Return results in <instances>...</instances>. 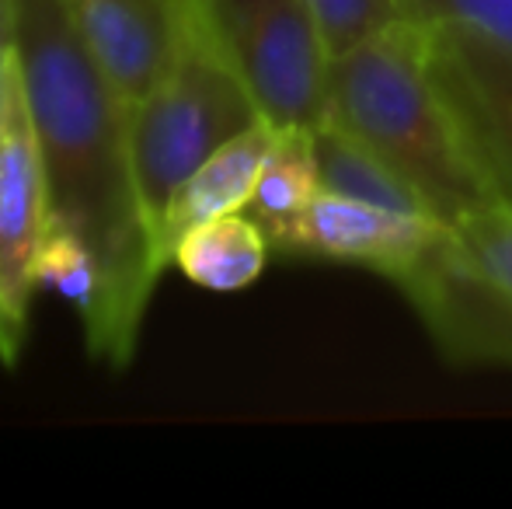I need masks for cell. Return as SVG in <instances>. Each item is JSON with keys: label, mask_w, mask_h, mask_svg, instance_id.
I'll use <instances>...</instances> for the list:
<instances>
[{"label": "cell", "mask_w": 512, "mask_h": 509, "mask_svg": "<svg viewBox=\"0 0 512 509\" xmlns=\"http://www.w3.org/2000/svg\"><path fill=\"white\" fill-rule=\"evenodd\" d=\"M11 46L49 189V220L77 234L102 272V311L84 332L95 360L126 367L161 283L129 143V105L98 67L63 0H11Z\"/></svg>", "instance_id": "obj_1"}, {"label": "cell", "mask_w": 512, "mask_h": 509, "mask_svg": "<svg viewBox=\"0 0 512 509\" xmlns=\"http://www.w3.org/2000/svg\"><path fill=\"white\" fill-rule=\"evenodd\" d=\"M328 88V123L391 164L436 220L460 227L499 203L436 88L422 21H394L331 56Z\"/></svg>", "instance_id": "obj_2"}, {"label": "cell", "mask_w": 512, "mask_h": 509, "mask_svg": "<svg viewBox=\"0 0 512 509\" xmlns=\"http://www.w3.org/2000/svg\"><path fill=\"white\" fill-rule=\"evenodd\" d=\"M262 116L255 98L209 42L199 14L168 74L129 109V143L143 217L154 234L178 185L209 154L251 129ZM161 258V255H157ZM164 265V262H161ZM168 269V265H164Z\"/></svg>", "instance_id": "obj_3"}, {"label": "cell", "mask_w": 512, "mask_h": 509, "mask_svg": "<svg viewBox=\"0 0 512 509\" xmlns=\"http://www.w3.org/2000/svg\"><path fill=\"white\" fill-rule=\"evenodd\" d=\"M196 14L272 126L328 123L331 49L304 0H196Z\"/></svg>", "instance_id": "obj_4"}, {"label": "cell", "mask_w": 512, "mask_h": 509, "mask_svg": "<svg viewBox=\"0 0 512 509\" xmlns=\"http://www.w3.org/2000/svg\"><path fill=\"white\" fill-rule=\"evenodd\" d=\"M49 227V189L14 46L0 67V360L25 346L28 307L39 290V252Z\"/></svg>", "instance_id": "obj_5"}, {"label": "cell", "mask_w": 512, "mask_h": 509, "mask_svg": "<svg viewBox=\"0 0 512 509\" xmlns=\"http://www.w3.org/2000/svg\"><path fill=\"white\" fill-rule=\"evenodd\" d=\"M391 283L450 363L512 367V290L488 272L457 227H443Z\"/></svg>", "instance_id": "obj_6"}, {"label": "cell", "mask_w": 512, "mask_h": 509, "mask_svg": "<svg viewBox=\"0 0 512 509\" xmlns=\"http://www.w3.org/2000/svg\"><path fill=\"white\" fill-rule=\"evenodd\" d=\"M429 70L485 182L512 203V46L464 25H425Z\"/></svg>", "instance_id": "obj_7"}, {"label": "cell", "mask_w": 512, "mask_h": 509, "mask_svg": "<svg viewBox=\"0 0 512 509\" xmlns=\"http://www.w3.org/2000/svg\"><path fill=\"white\" fill-rule=\"evenodd\" d=\"M63 7L129 109L168 74L196 18V0H63Z\"/></svg>", "instance_id": "obj_8"}, {"label": "cell", "mask_w": 512, "mask_h": 509, "mask_svg": "<svg viewBox=\"0 0 512 509\" xmlns=\"http://www.w3.org/2000/svg\"><path fill=\"white\" fill-rule=\"evenodd\" d=\"M443 227L450 224H443L436 217L384 210V206L321 192L307 206L304 217L297 220V227L286 234L279 252L324 258V262L342 265H363V269L394 279L429 248V241Z\"/></svg>", "instance_id": "obj_9"}, {"label": "cell", "mask_w": 512, "mask_h": 509, "mask_svg": "<svg viewBox=\"0 0 512 509\" xmlns=\"http://www.w3.org/2000/svg\"><path fill=\"white\" fill-rule=\"evenodd\" d=\"M276 133L279 126H272L269 119H258L251 129L237 133L216 154H209L178 185V192L171 196L168 210L161 217V227H157V255H161L164 265H171V252L192 227L227 217V213H241L248 206L265 157L276 143Z\"/></svg>", "instance_id": "obj_10"}, {"label": "cell", "mask_w": 512, "mask_h": 509, "mask_svg": "<svg viewBox=\"0 0 512 509\" xmlns=\"http://www.w3.org/2000/svg\"><path fill=\"white\" fill-rule=\"evenodd\" d=\"M321 171L314 154V129L283 126L276 133L269 157L262 164V175L251 192L248 213L269 238L272 252L286 241V234L297 227V220L307 213V206L321 196Z\"/></svg>", "instance_id": "obj_11"}, {"label": "cell", "mask_w": 512, "mask_h": 509, "mask_svg": "<svg viewBox=\"0 0 512 509\" xmlns=\"http://www.w3.org/2000/svg\"><path fill=\"white\" fill-rule=\"evenodd\" d=\"M269 252L272 245L265 231L241 210L192 227L171 252V265H178L182 276L203 290L234 293L262 276Z\"/></svg>", "instance_id": "obj_12"}, {"label": "cell", "mask_w": 512, "mask_h": 509, "mask_svg": "<svg viewBox=\"0 0 512 509\" xmlns=\"http://www.w3.org/2000/svg\"><path fill=\"white\" fill-rule=\"evenodd\" d=\"M314 154L317 171H321V189L335 192V196H349L359 203L384 206V210L398 213H418V217H432L429 206L422 203L415 189L384 164L370 147L349 136L342 126L321 123L314 129Z\"/></svg>", "instance_id": "obj_13"}, {"label": "cell", "mask_w": 512, "mask_h": 509, "mask_svg": "<svg viewBox=\"0 0 512 509\" xmlns=\"http://www.w3.org/2000/svg\"><path fill=\"white\" fill-rule=\"evenodd\" d=\"M46 283L77 307L84 332H88L102 311V272H98L91 248L77 234L56 227L53 220H49L39 252V286Z\"/></svg>", "instance_id": "obj_14"}, {"label": "cell", "mask_w": 512, "mask_h": 509, "mask_svg": "<svg viewBox=\"0 0 512 509\" xmlns=\"http://www.w3.org/2000/svg\"><path fill=\"white\" fill-rule=\"evenodd\" d=\"M328 42L331 56L359 46L370 35L391 28L394 21H405L411 14L401 0H304Z\"/></svg>", "instance_id": "obj_15"}, {"label": "cell", "mask_w": 512, "mask_h": 509, "mask_svg": "<svg viewBox=\"0 0 512 509\" xmlns=\"http://www.w3.org/2000/svg\"><path fill=\"white\" fill-rule=\"evenodd\" d=\"M422 25L450 21L512 46V0H401Z\"/></svg>", "instance_id": "obj_16"}, {"label": "cell", "mask_w": 512, "mask_h": 509, "mask_svg": "<svg viewBox=\"0 0 512 509\" xmlns=\"http://www.w3.org/2000/svg\"><path fill=\"white\" fill-rule=\"evenodd\" d=\"M474 255L488 265L495 279L512 290V203H495L485 213L457 227Z\"/></svg>", "instance_id": "obj_17"}, {"label": "cell", "mask_w": 512, "mask_h": 509, "mask_svg": "<svg viewBox=\"0 0 512 509\" xmlns=\"http://www.w3.org/2000/svg\"><path fill=\"white\" fill-rule=\"evenodd\" d=\"M11 46V0H0V63Z\"/></svg>", "instance_id": "obj_18"}, {"label": "cell", "mask_w": 512, "mask_h": 509, "mask_svg": "<svg viewBox=\"0 0 512 509\" xmlns=\"http://www.w3.org/2000/svg\"><path fill=\"white\" fill-rule=\"evenodd\" d=\"M0 67H4V63H0Z\"/></svg>", "instance_id": "obj_19"}]
</instances>
